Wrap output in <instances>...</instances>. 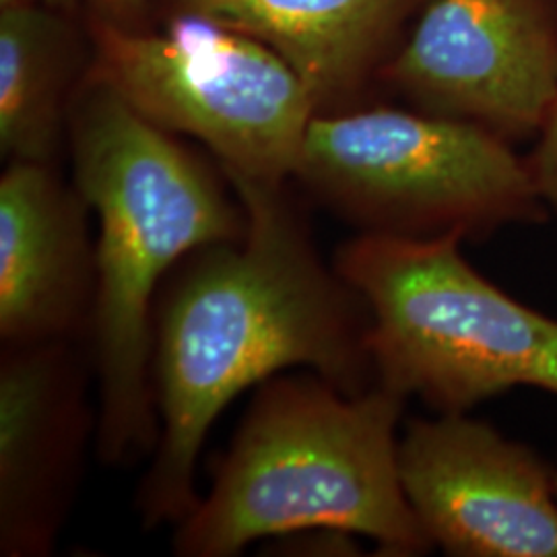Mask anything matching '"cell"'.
I'll use <instances>...</instances> for the list:
<instances>
[{
    "label": "cell",
    "mask_w": 557,
    "mask_h": 557,
    "mask_svg": "<svg viewBox=\"0 0 557 557\" xmlns=\"http://www.w3.org/2000/svg\"><path fill=\"white\" fill-rule=\"evenodd\" d=\"M223 176L246 209V236L180 260L156 301L160 440L137 494L147 529L178 524L195 508L202 444L239 393L289 368H310L347 395L376 386L368 306L324 264L283 182Z\"/></svg>",
    "instance_id": "6da1fadb"
},
{
    "label": "cell",
    "mask_w": 557,
    "mask_h": 557,
    "mask_svg": "<svg viewBox=\"0 0 557 557\" xmlns=\"http://www.w3.org/2000/svg\"><path fill=\"white\" fill-rule=\"evenodd\" d=\"M75 186L96 211V301L89 354L98 376L96 450L106 465L153 455L160 418L151 386L153 312L161 285L202 246L236 242L248 215L232 188L172 133L91 79L69 119Z\"/></svg>",
    "instance_id": "7a4b0ae2"
},
{
    "label": "cell",
    "mask_w": 557,
    "mask_h": 557,
    "mask_svg": "<svg viewBox=\"0 0 557 557\" xmlns=\"http://www.w3.org/2000/svg\"><path fill=\"white\" fill-rule=\"evenodd\" d=\"M405 403L379 384L347 395L319 374L264 380L209 494L176 524L174 554L238 556L306 531L372 539L380 556L428 554L398 473Z\"/></svg>",
    "instance_id": "3957f363"
},
{
    "label": "cell",
    "mask_w": 557,
    "mask_h": 557,
    "mask_svg": "<svg viewBox=\"0 0 557 557\" xmlns=\"http://www.w3.org/2000/svg\"><path fill=\"white\" fill-rule=\"evenodd\" d=\"M465 239L359 234L335 269L370 312L376 384L436 413H467L518 386L557 397V319L483 277Z\"/></svg>",
    "instance_id": "277c9868"
},
{
    "label": "cell",
    "mask_w": 557,
    "mask_h": 557,
    "mask_svg": "<svg viewBox=\"0 0 557 557\" xmlns=\"http://www.w3.org/2000/svg\"><path fill=\"white\" fill-rule=\"evenodd\" d=\"M296 176L359 234L478 242L547 220L529 165L506 139L428 112L317 114Z\"/></svg>",
    "instance_id": "5b68a950"
},
{
    "label": "cell",
    "mask_w": 557,
    "mask_h": 557,
    "mask_svg": "<svg viewBox=\"0 0 557 557\" xmlns=\"http://www.w3.org/2000/svg\"><path fill=\"white\" fill-rule=\"evenodd\" d=\"M94 40L91 79L143 119L200 140L223 172L275 184L296 176L317 106L267 44L180 11L160 34L96 20Z\"/></svg>",
    "instance_id": "8992f818"
},
{
    "label": "cell",
    "mask_w": 557,
    "mask_h": 557,
    "mask_svg": "<svg viewBox=\"0 0 557 557\" xmlns=\"http://www.w3.org/2000/svg\"><path fill=\"white\" fill-rule=\"evenodd\" d=\"M403 492L453 557H557L554 469L467 413L413 419L398 440Z\"/></svg>",
    "instance_id": "52a82bcc"
},
{
    "label": "cell",
    "mask_w": 557,
    "mask_h": 557,
    "mask_svg": "<svg viewBox=\"0 0 557 557\" xmlns=\"http://www.w3.org/2000/svg\"><path fill=\"white\" fill-rule=\"evenodd\" d=\"M391 79L428 114L522 137L556 101L557 41L533 0H434Z\"/></svg>",
    "instance_id": "ba28073f"
},
{
    "label": "cell",
    "mask_w": 557,
    "mask_h": 557,
    "mask_svg": "<svg viewBox=\"0 0 557 557\" xmlns=\"http://www.w3.org/2000/svg\"><path fill=\"white\" fill-rule=\"evenodd\" d=\"M83 341L2 345L0 354V556L46 557L79 487L98 416Z\"/></svg>",
    "instance_id": "9c48e42d"
},
{
    "label": "cell",
    "mask_w": 557,
    "mask_h": 557,
    "mask_svg": "<svg viewBox=\"0 0 557 557\" xmlns=\"http://www.w3.org/2000/svg\"><path fill=\"white\" fill-rule=\"evenodd\" d=\"M87 200L52 163L9 161L0 178L2 345L83 341L96 301Z\"/></svg>",
    "instance_id": "30bf717a"
},
{
    "label": "cell",
    "mask_w": 557,
    "mask_h": 557,
    "mask_svg": "<svg viewBox=\"0 0 557 557\" xmlns=\"http://www.w3.org/2000/svg\"><path fill=\"white\" fill-rule=\"evenodd\" d=\"M267 44L306 83L317 114L358 85L403 0H174Z\"/></svg>",
    "instance_id": "8fae6325"
},
{
    "label": "cell",
    "mask_w": 557,
    "mask_h": 557,
    "mask_svg": "<svg viewBox=\"0 0 557 557\" xmlns=\"http://www.w3.org/2000/svg\"><path fill=\"white\" fill-rule=\"evenodd\" d=\"M71 34L38 4L0 13V156L52 163L69 135Z\"/></svg>",
    "instance_id": "7c38bea8"
},
{
    "label": "cell",
    "mask_w": 557,
    "mask_h": 557,
    "mask_svg": "<svg viewBox=\"0 0 557 557\" xmlns=\"http://www.w3.org/2000/svg\"><path fill=\"white\" fill-rule=\"evenodd\" d=\"M539 145L527 161L539 197L557 213V98L539 128Z\"/></svg>",
    "instance_id": "4fadbf2b"
},
{
    "label": "cell",
    "mask_w": 557,
    "mask_h": 557,
    "mask_svg": "<svg viewBox=\"0 0 557 557\" xmlns=\"http://www.w3.org/2000/svg\"><path fill=\"white\" fill-rule=\"evenodd\" d=\"M62 4H87L96 20L112 21L119 25H126L135 20L145 4V0H54Z\"/></svg>",
    "instance_id": "5bb4252c"
},
{
    "label": "cell",
    "mask_w": 557,
    "mask_h": 557,
    "mask_svg": "<svg viewBox=\"0 0 557 557\" xmlns=\"http://www.w3.org/2000/svg\"><path fill=\"white\" fill-rule=\"evenodd\" d=\"M23 4H36V0H0V7H2V9L23 7Z\"/></svg>",
    "instance_id": "9a60e30c"
},
{
    "label": "cell",
    "mask_w": 557,
    "mask_h": 557,
    "mask_svg": "<svg viewBox=\"0 0 557 557\" xmlns=\"http://www.w3.org/2000/svg\"><path fill=\"white\" fill-rule=\"evenodd\" d=\"M554 483H556V496H557V467L554 469Z\"/></svg>",
    "instance_id": "2e32d148"
}]
</instances>
